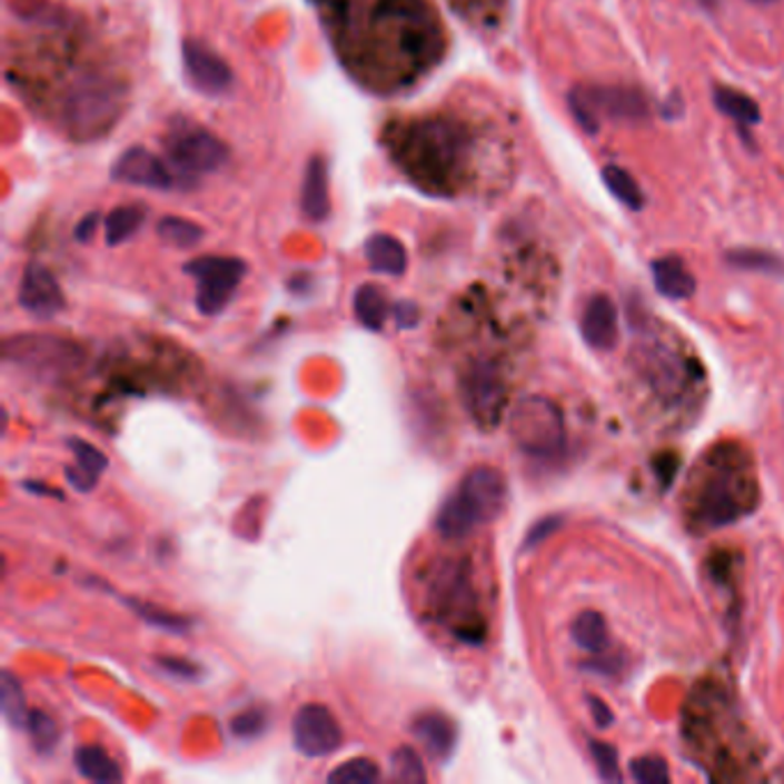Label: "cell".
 Masks as SVG:
<instances>
[{"mask_svg":"<svg viewBox=\"0 0 784 784\" xmlns=\"http://www.w3.org/2000/svg\"><path fill=\"white\" fill-rule=\"evenodd\" d=\"M23 488H26L28 493H36V495H47V497H58V499H62V495H60L58 490H53V488H49V486H44V484L23 482Z\"/></svg>","mask_w":784,"mask_h":784,"instance_id":"41","label":"cell"},{"mask_svg":"<svg viewBox=\"0 0 784 784\" xmlns=\"http://www.w3.org/2000/svg\"><path fill=\"white\" fill-rule=\"evenodd\" d=\"M413 734L435 762H447L458 745V727L449 715L439 711L419 713L413 721Z\"/></svg>","mask_w":784,"mask_h":784,"instance_id":"14","label":"cell"},{"mask_svg":"<svg viewBox=\"0 0 784 784\" xmlns=\"http://www.w3.org/2000/svg\"><path fill=\"white\" fill-rule=\"evenodd\" d=\"M570 635L573 642L579 646V649H585L592 656H598L607 649L609 644V631H607V622L596 609H585L579 612L575 617L573 626H570Z\"/></svg>","mask_w":784,"mask_h":784,"instance_id":"23","label":"cell"},{"mask_svg":"<svg viewBox=\"0 0 784 784\" xmlns=\"http://www.w3.org/2000/svg\"><path fill=\"white\" fill-rule=\"evenodd\" d=\"M407 157L433 185H454L458 170L465 166L467 136L447 120L424 122L407 133Z\"/></svg>","mask_w":784,"mask_h":784,"instance_id":"4","label":"cell"},{"mask_svg":"<svg viewBox=\"0 0 784 784\" xmlns=\"http://www.w3.org/2000/svg\"><path fill=\"white\" fill-rule=\"evenodd\" d=\"M125 601H127V605H131L136 615H139L146 624H150L155 628H161L166 633H176V635H185L191 628V622L187 617L173 615V612L161 609L152 603H136L133 598H125Z\"/></svg>","mask_w":784,"mask_h":784,"instance_id":"28","label":"cell"},{"mask_svg":"<svg viewBox=\"0 0 784 784\" xmlns=\"http://www.w3.org/2000/svg\"><path fill=\"white\" fill-rule=\"evenodd\" d=\"M589 706H592V715H594V723L598 727H607L612 723V711L607 708V704L603 699H596L592 697L589 699Z\"/></svg>","mask_w":784,"mask_h":784,"instance_id":"40","label":"cell"},{"mask_svg":"<svg viewBox=\"0 0 784 784\" xmlns=\"http://www.w3.org/2000/svg\"><path fill=\"white\" fill-rule=\"evenodd\" d=\"M753 3H773V0H753Z\"/></svg>","mask_w":784,"mask_h":784,"instance_id":"43","label":"cell"},{"mask_svg":"<svg viewBox=\"0 0 784 784\" xmlns=\"http://www.w3.org/2000/svg\"><path fill=\"white\" fill-rule=\"evenodd\" d=\"M329 180H327V161L314 157L306 166L304 187H301V210L311 221H322L329 215Z\"/></svg>","mask_w":784,"mask_h":784,"instance_id":"18","label":"cell"},{"mask_svg":"<svg viewBox=\"0 0 784 784\" xmlns=\"http://www.w3.org/2000/svg\"><path fill=\"white\" fill-rule=\"evenodd\" d=\"M510 435L518 449L532 458H557L564 451V417L555 400L545 396L523 398L510 415Z\"/></svg>","mask_w":784,"mask_h":784,"instance_id":"6","label":"cell"},{"mask_svg":"<svg viewBox=\"0 0 784 784\" xmlns=\"http://www.w3.org/2000/svg\"><path fill=\"white\" fill-rule=\"evenodd\" d=\"M391 780L396 782H410V784H424L428 780L426 766L419 757V753L410 745L398 747L391 755Z\"/></svg>","mask_w":784,"mask_h":784,"instance_id":"31","label":"cell"},{"mask_svg":"<svg viewBox=\"0 0 784 784\" xmlns=\"http://www.w3.org/2000/svg\"><path fill=\"white\" fill-rule=\"evenodd\" d=\"M506 504V482L499 469L482 465L469 469L458 488L441 502L435 529L445 540H463L476 527L493 523Z\"/></svg>","mask_w":784,"mask_h":784,"instance_id":"2","label":"cell"},{"mask_svg":"<svg viewBox=\"0 0 784 784\" xmlns=\"http://www.w3.org/2000/svg\"><path fill=\"white\" fill-rule=\"evenodd\" d=\"M26 732L30 736L32 747H36V753H40V755L51 753L58 743V725L44 711H30Z\"/></svg>","mask_w":784,"mask_h":784,"instance_id":"32","label":"cell"},{"mask_svg":"<svg viewBox=\"0 0 784 784\" xmlns=\"http://www.w3.org/2000/svg\"><path fill=\"white\" fill-rule=\"evenodd\" d=\"M366 258L373 271L378 275H389V277H400L407 269V254L405 247L391 235L378 232L370 235L366 242Z\"/></svg>","mask_w":784,"mask_h":784,"instance_id":"19","label":"cell"},{"mask_svg":"<svg viewBox=\"0 0 784 784\" xmlns=\"http://www.w3.org/2000/svg\"><path fill=\"white\" fill-rule=\"evenodd\" d=\"M19 304L23 306V311L42 320L53 318L64 309L62 288L44 265L30 262L26 267L19 288Z\"/></svg>","mask_w":784,"mask_h":784,"instance_id":"12","label":"cell"},{"mask_svg":"<svg viewBox=\"0 0 784 784\" xmlns=\"http://www.w3.org/2000/svg\"><path fill=\"white\" fill-rule=\"evenodd\" d=\"M97 226H99V215L97 212H92V215H88V217H83L81 221H79V226H77V230H75V235H77V240L79 242H90L92 240V235H95V230H97Z\"/></svg>","mask_w":784,"mask_h":784,"instance_id":"39","label":"cell"},{"mask_svg":"<svg viewBox=\"0 0 784 784\" xmlns=\"http://www.w3.org/2000/svg\"><path fill=\"white\" fill-rule=\"evenodd\" d=\"M196 279V306L202 316H219L240 288L247 262L226 256H202L185 267Z\"/></svg>","mask_w":784,"mask_h":784,"instance_id":"7","label":"cell"},{"mask_svg":"<svg viewBox=\"0 0 784 784\" xmlns=\"http://www.w3.org/2000/svg\"><path fill=\"white\" fill-rule=\"evenodd\" d=\"M168 157L187 173H212L228 159V148L215 133L200 127H180L166 139Z\"/></svg>","mask_w":784,"mask_h":784,"instance_id":"10","label":"cell"},{"mask_svg":"<svg viewBox=\"0 0 784 784\" xmlns=\"http://www.w3.org/2000/svg\"><path fill=\"white\" fill-rule=\"evenodd\" d=\"M603 182L609 189V193L617 200H622L628 210H642L644 208V191L637 185V180L628 173L626 168L609 163L603 168Z\"/></svg>","mask_w":784,"mask_h":784,"instance_id":"25","label":"cell"},{"mask_svg":"<svg viewBox=\"0 0 784 784\" xmlns=\"http://www.w3.org/2000/svg\"><path fill=\"white\" fill-rule=\"evenodd\" d=\"M269 727V715L265 708H247L242 713H237L230 721V732L235 738L242 741H254L262 736Z\"/></svg>","mask_w":784,"mask_h":784,"instance_id":"33","label":"cell"},{"mask_svg":"<svg viewBox=\"0 0 784 784\" xmlns=\"http://www.w3.org/2000/svg\"><path fill=\"white\" fill-rule=\"evenodd\" d=\"M725 260L732 267L745 269V271H760V275H773V277L784 275V260L764 249H732L725 254Z\"/></svg>","mask_w":784,"mask_h":784,"instance_id":"26","label":"cell"},{"mask_svg":"<svg viewBox=\"0 0 784 784\" xmlns=\"http://www.w3.org/2000/svg\"><path fill=\"white\" fill-rule=\"evenodd\" d=\"M589 750H592V757L596 762L598 775L605 782H619L622 780V771H619L617 750L612 747L609 743H603V741H592Z\"/></svg>","mask_w":784,"mask_h":784,"instance_id":"34","label":"cell"},{"mask_svg":"<svg viewBox=\"0 0 784 784\" xmlns=\"http://www.w3.org/2000/svg\"><path fill=\"white\" fill-rule=\"evenodd\" d=\"M713 101H715V109H718L723 116H727L730 120H734L743 129L755 127L762 120L760 105L743 90H736L730 86H715Z\"/></svg>","mask_w":784,"mask_h":784,"instance_id":"20","label":"cell"},{"mask_svg":"<svg viewBox=\"0 0 784 784\" xmlns=\"http://www.w3.org/2000/svg\"><path fill=\"white\" fill-rule=\"evenodd\" d=\"M77 771L97 784H116L122 782V771L118 762L99 745H83L75 753Z\"/></svg>","mask_w":784,"mask_h":784,"instance_id":"21","label":"cell"},{"mask_svg":"<svg viewBox=\"0 0 784 784\" xmlns=\"http://www.w3.org/2000/svg\"><path fill=\"white\" fill-rule=\"evenodd\" d=\"M394 316H396V322L400 329H415L419 325L421 311L415 301H398L396 309H394Z\"/></svg>","mask_w":784,"mask_h":784,"instance_id":"38","label":"cell"},{"mask_svg":"<svg viewBox=\"0 0 784 784\" xmlns=\"http://www.w3.org/2000/svg\"><path fill=\"white\" fill-rule=\"evenodd\" d=\"M157 232L166 245L178 247V249H189V247L198 245V240L202 237V228L189 219H182V217L161 219L157 226Z\"/></svg>","mask_w":784,"mask_h":784,"instance_id":"30","label":"cell"},{"mask_svg":"<svg viewBox=\"0 0 784 784\" xmlns=\"http://www.w3.org/2000/svg\"><path fill=\"white\" fill-rule=\"evenodd\" d=\"M292 743L297 753L311 760L334 755L344 745V730L329 706L311 702L299 706L292 718Z\"/></svg>","mask_w":784,"mask_h":784,"instance_id":"9","label":"cell"},{"mask_svg":"<svg viewBox=\"0 0 784 784\" xmlns=\"http://www.w3.org/2000/svg\"><path fill=\"white\" fill-rule=\"evenodd\" d=\"M143 219H146V212L143 208L139 206H125V208H118L113 210L109 217H107V242L111 247H118L122 245L125 240H129V237L139 230L143 226Z\"/></svg>","mask_w":784,"mask_h":784,"instance_id":"27","label":"cell"},{"mask_svg":"<svg viewBox=\"0 0 784 784\" xmlns=\"http://www.w3.org/2000/svg\"><path fill=\"white\" fill-rule=\"evenodd\" d=\"M502 3V0H488V8H497Z\"/></svg>","mask_w":784,"mask_h":784,"instance_id":"42","label":"cell"},{"mask_svg":"<svg viewBox=\"0 0 784 784\" xmlns=\"http://www.w3.org/2000/svg\"><path fill=\"white\" fill-rule=\"evenodd\" d=\"M353 309H355L357 320L366 329L380 331L385 327V322H387V316H389V297H387V292L380 286L364 284L355 292Z\"/></svg>","mask_w":784,"mask_h":784,"instance_id":"22","label":"cell"},{"mask_svg":"<svg viewBox=\"0 0 784 784\" xmlns=\"http://www.w3.org/2000/svg\"><path fill=\"white\" fill-rule=\"evenodd\" d=\"M583 338L596 350H609L617 344V306L607 295H594L587 304L583 318H579Z\"/></svg>","mask_w":784,"mask_h":784,"instance_id":"15","label":"cell"},{"mask_svg":"<svg viewBox=\"0 0 784 784\" xmlns=\"http://www.w3.org/2000/svg\"><path fill=\"white\" fill-rule=\"evenodd\" d=\"M575 120L585 131L594 133L603 120H644L652 116L649 99L631 86H577L568 95Z\"/></svg>","mask_w":784,"mask_h":784,"instance_id":"5","label":"cell"},{"mask_svg":"<svg viewBox=\"0 0 784 784\" xmlns=\"http://www.w3.org/2000/svg\"><path fill=\"white\" fill-rule=\"evenodd\" d=\"M0 708H3V718L10 727L26 730L30 711L23 688L12 672H3V678H0Z\"/></svg>","mask_w":784,"mask_h":784,"instance_id":"24","label":"cell"},{"mask_svg":"<svg viewBox=\"0 0 784 784\" xmlns=\"http://www.w3.org/2000/svg\"><path fill=\"white\" fill-rule=\"evenodd\" d=\"M111 176L118 182L150 189H170L173 185V173H170L166 161L146 148L125 150L113 163Z\"/></svg>","mask_w":784,"mask_h":784,"instance_id":"13","label":"cell"},{"mask_svg":"<svg viewBox=\"0 0 784 784\" xmlns=\"http://www.w3.org/2000/svg\"><path fill=\"white\" fill-rule=\"evenodd\" d=\"M562 523H564L562 516H545V518H540L538 523H534V525L529 527V532H527L523 545H525L527 550H529V548H536V545H540L545 538L553 536V534L562 527Z\"/></svg>","mask_w":784,"mask_h":784,"instance_id":"36","label":"cell"},{"mask_svg":"<svg viewBox=\"0 0 784 784\" xmlns=\"http://www.w3.org/2000/svg\"><path fill=\"white\" fill-rule=\"evenodd\" d=\"M656 290L667 299H688L695 292V277L686 262L676 256H665L652 262Z\"/></svg>","mask_w":784,"mask_h":784,"instance_id":"17","label":"cell"},{"mask_svg":"<svg viewBox=\"0 0 784 784\" xmlns=\"http://www.w3.org/2000/svg\"><path fill=\"white\" fill-rule=\"evenodd\" d=\"M67 445H70L75 454V467H67L64 472L67 482H70V486H75L79 493H90L97 486L99 476L109 467V458L101 454V449H97L95 445H90V441L81 437H72Z\"/></svg>","mask_w":784,"mask_h":784,"instance_id":"16","label":"cell"},{"mask_svg":"<svg viewBox=\"0 0 784 784\" xmlns=\"http://www.w3.org/2000/svg\"><path fill=\"white\" fill-rule=\"evenodd\" d=\"M760 502L755 474L745 465V456L734 447L706 456L697 479L691 516L697 527L718 529L747 516Z\"/></svg>","mask_w":784,"mask_h":784,"instance_id":"1","label":"cell"},{"mask_svg":"<svg viewBox=\"0 0 784 784\" xmlns=\"http://www.w3.org/2000/svg\"><path fill=\"white\" fill-rule=\"evenodd\" d=\"M157 665L170 674V676H178V678H196L200 674V667L187 658H173V656H159L157 658Z\"/></svg>","mask_w":784,"mask_h":784,"instance_id":"37","label":"cell"},{"mask_svg":"<svg viewBox=\"0 0 784 784\" xmlns=\"http://www.w3.org/2000/svg\"><path fill=\"white\" fill-rule=\"evenodd\" d=\"M182 56H185L187 79L196 90L208 95H221L230 88L232 83L230 67L208 44H202L198 40H187L182 44Z\"/></svg>","mask_w":784,"mask_h":784,"instance_id":"11","label":"cell"},{"mask_svg":"<svg viewBox=\"0 0 784 784\" xmlns=\"http://www.w3.org/2000/svg\"><path fill=\"white\" fill-rule=\"evenodd\" d=\"M383 777L378 762H373L368 757H355L350 762H344L329 773L331 784H373Z\"/></svg>","mask_w":784,"mask_h":784,"instance_id":"29","label":"cell"},{"mask_svg":"<svg viewBox=\"0 0 784 784\" xmlns=\"http://www.w3.org/2000/svg\"><path fill=\"white\" fill-rule=\"evenodd\" d=\"M631 775L639 784H667L669 768L661 757H639L631 764Z\"/></svg>","mask_w":784,"mask_h":784,"instance_id":"35","label":"cell"},{"mask_svg":"<svg viewBox=\"0 0 784 784\" xmlns=\"http://www.w3.org/2000/svg\"><path fill=\"white\" fill-rule=\"evenodd\" d=\"M428 609L437 622L449 628L458 639L479 644L486 635V624L479 612L472 573L467 562H441L428 583Z\"/></svg>","mask_w":784,"mask_h":784,"instance_id":"3","label":"cell"},{"mask_svg":"<svg viewBox=\"0 0 784 784\" xmlns=\"http://www.w3.org/2000/svg\"><path fill=\"white\" fill-rule=\"evenodd\" d=\"M463 400L476 426L495 430L502 424L508 403V387L502 368L488 359L474 361L463 378Z\"/></svg>","mask_w":784,"mask_h":784,"instance_id":"8","label":"cell"}]
</instances>
